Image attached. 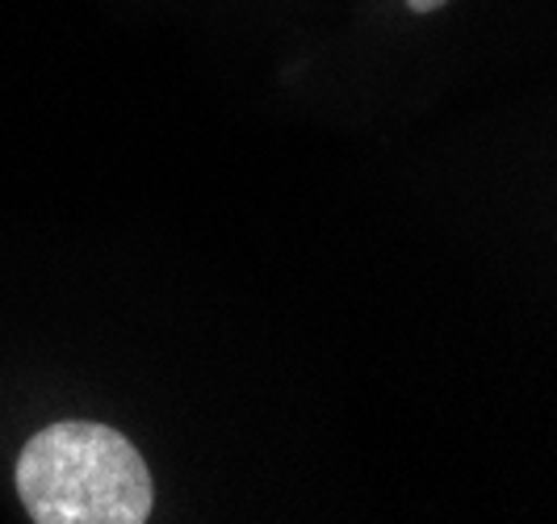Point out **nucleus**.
Masks as SVG:
<instances>
[{"label":"nucleus","mask_w":557,"mask_h":524,"mask_svg":"<svg viewBox=\"0 0 557 524\" xmlns=\"http://www.w3.org/2000/svg\"><path fill=\"white\" fill-rule=\"evenodd\" d=\"M17 496L38 524H143L156 508V483L117 428L59 419L22 444Z\"/></svg>","instance_id":"f257e3e1"},{"label":"nucleus","mask_w":557,"mask_h":524,"mask_svg":"<svg viewBox=\"0 0 557 524\" xmlns=\"http://www.w3.org/2000/svg\"><path fill=\"white\" fill-rule=\"evenodd\" d=\"M448 0H407V9L411 13H419V17H428V13H441Z\"/></svg>","instance_id":"f03ea898"}]
</instances>
